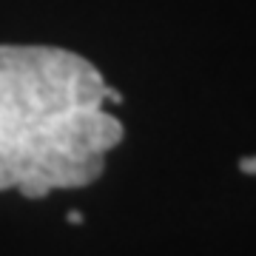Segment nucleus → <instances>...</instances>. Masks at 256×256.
<instances>
[{
    "instance_id": "nucleus-1",
    "label": "nucleus",
    "mask_w": 256,
    "mask_h": 256,
    "mask_svg": "<svg viewBox=\"0 0 256 256\" xmlns=\"http://www.w3.org/2000/svg\"><path fill=\"white\" fill-rule=\"evenodd\" d=\"M120 94L72 48L0 43V194L46 200L106 174L126 128Z\"/></svg>"
}]
</instances>
